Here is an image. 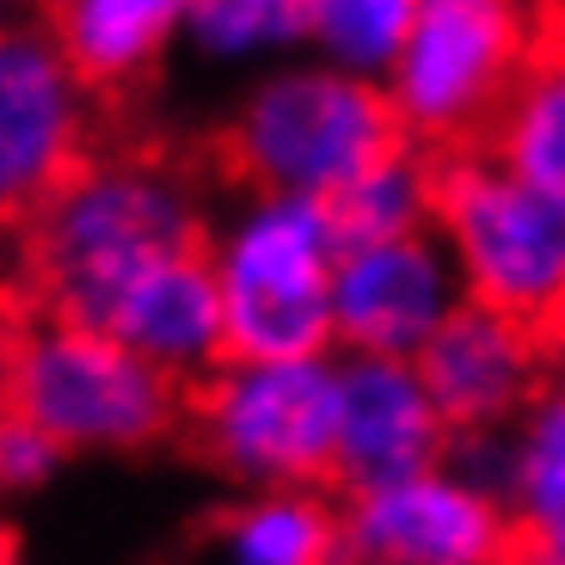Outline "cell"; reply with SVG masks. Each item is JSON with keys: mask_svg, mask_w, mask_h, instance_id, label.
Listing matches in <instances>:
<instances>
[{"mask_svg": "<svg viewBox=\"0 0 565 565\" xmlns=\"http://www.w3.org/2000/svg\"><path fill=\"white\" fill-rule=\"evenodd\" d=\"M198 191L160 160L93 154L25 222L31 308L68 326L111 320L117 296L154 265L203 246Z\"/></svg>", "mask_w": 565, "mask_h": 565, "instance_id": "cell-1", "label": "cell"}, {"mask_svg": "<svg viewBox=\"0 0 565 565\" xmlns=\"http://www.w3.org/2000/svg\"><path fill=\"white\" fill-rule=\"evenodd\" d=\"M0 412L38 424L62 455H141L184 424V387L99 326L25 308L0 326Z\"/></svg>", "mask_w": 565, "mask_h": 565, "instance_id": "cell-2", "label": "cell"}, {"mask_svg": "<svg viewBox=\"0 0 565 565\" xmlns=\"http://www.w3.org/2000/svg\"><path fill=\"white\" fill-rule=\"evenodd\" d=\"M203 258L222 289L227 363H301L332 344V277L339 234L326 203L308 198H253L227 210L203 234Z\"/></svg>", "mask_w": 565, "mask_h": 565, "instance_id": "cell-3", "label": "cell"}, {"mask_svg": "<svg viewBox=\"0 0 565 565\" xmlns=\"http://www.w3.org/2000/svg\"><path fill=\"white\" fill-rule=\"evenodd\" d=\"M406 148L382 86L320 62L265 68L222 129V154L265 198H339L375 160Z\"/></svg>", "mask_w": 565, "mask_h": 565, "instance_id": "cell-4", "label": "cell"}, {"mask_svg": "<svg viewBox=\"0 0 565 565\" xmlns=\"http://www.w3.org/2000/svg\"><path fill=\"white\" fill-rule=\"evenodd\" d=\"M198 455L246 492H313L339 449V363H222L184 394Z\"/></svg>", "mask_w": 565, "mask_h": 565, "instance_id": "cell-5", "label": "cell"}, {"mask_svg": "<svg viewBox=\"0 0 565 565\" xmlns=\"http://www.w3.org/2000/svg\"><path fill=\"white\" fill-rule=\"evenodd\" d=\"M430 222L449 241L467 301L535 326L565 289V203L510 179L498 160L443 154Z\"/></svg>", "mask_w": 565, "mask_h": 565, "instance_id": "cell-6", "label": "cell"}, {"mask_svg": "<svg viewBox=\"0 0 565 565\" xmlns=\"http://www.w3.org/2000/svg\"><path fill=\"white\" fill-rule=\"evenodd\" d=\"M529 56H535V31H529V19L516 7L424 0L412 13L394 74L382 81L399 136L455 148L473 129L498 124L504 99L523 81Z\"/></svg>", "mask_w": 565, "mask_h": 565, "instance_id": "cell-7", "label": "cell"}, {"mask_svg": "<svg viewBox=\"0 0 565 565\" xmlns=\"http://www.w3.org/2000/svg\"><path fill=\"white\" fill-rule=\"evenodd\" d=\"M93 160V93L43 19H0V227H25Z\"/></svg>", "mask_w": 565, "mask_h": 565, "instance_id": "cell-8", "label": "cell"}, {"mask_svg": "<svg viewBox=\"0 0 565 565\" xmlns=\"http://www.w3.org/2000/svg\"><path fill=\"white\" fill-rule=\"evenodd\" d=\"M344 559L351 565H504L510 516L461 486L449 467L412 473V480L351 492L339 510Z\"/></svg>", "mask_w": 565, "mask_h": 565, "instance_id": "cell-9", "label": "cell"}, {"mask_svg": "<svg viewBox=\"0 0 565 565\" xmlns=\"http://www.w3.org/2000/svg\"><path fill=\"white\" fill-rule=\"evenodd\" d=\"M461 308V277L430 234L387 246H356L332 277V339L351 356L418 363L437 326Z\"/></svg>", "mask_w": 565, "mask_h": 565, "instance_id": "cell-10", "label": "cell"}, {"mask_svg": "<svg viewBox=\"0 0 565 565\" xmlns=\"http://www.w3.org/2000/svg\"><path fill=\"white\" fill-rule=\"evenodd\" d=\"M541 356L547 351H541V332L529 320L461 301L412 369H418L430 406L443 412L449 437H473V430H498L504 418H523L535 406Z\"/></svg>", "mask_w": 565, "mask_h": 565, "instance_id": "cell-11", "label": "cell"}, {"mask_svg": "<svg viewBox=\"0 0 565 565\" xmlns=\"http://www.w3.org/2000/svg\"><path fill=\"white\" fill-rule=\"evenodd\" d=\"M443 455H449V424L430 406L418 369L382 363V356H344L332 480L344 492H375V486L443 467Z\"/></svg>", "mask_w": 565, "mask_h": 565, "instance_id": "cell-12", "label": "cell"}, {"mask_svg": "<svg viewBox=\"0 0 565 565\" xmlns=\"http://www.w3.org/2000/svg\"><path fill=\"white\" fill-rule=\"evenodd\" d=\"M105 332L184 394L210 382L227 363V320H222V289H215L203 246L129 282L117 296L111 320H105Z\"/></svg>", "mask_w": 565, "mask_h": 565, "instance_id": "cell-13", "label": "cell"}, {"mask_svg": "<svg viewBox=\"0 0 565 565\" xmlns=\"http://www.w3.org/2000/svg\"><path fill=\"white\" fill-rule=\"evenodd\" d=\"M179 19L184 7L172 0H68L43 25L86 93H124L160 68L179 43Z\"/></svg>", "mask_w": 565, "mask_h": 565, "instance_id": "cell-14", "label": "cell"}, {"mask_svg": "<svg viewBox=\"0 0 565 565\" xmlns=\"http://www.w3.org/2000/svg\"><path fill=\"white\" fill-rule=\"evenodd\" d=\"M504 565H565V375L541 382L516 430Z\"/></svg>", "mask_w": 565, "mask_h": 565, "instance_id": "cell-15", "label": "cell"}, {"mask_svg": "<svg viewBox=\"0 0 565 565\" xmlns=\"http://www.w3.org/2000/svg\"><path fill=\"white\" fill-rule=\"evenodd\" d=\"M492 160L565 203V31H535V56L492 124Z\"/></svg>", "mask_w": 565, "mask_h": 565, "instance_id": "cell-16", "label": "cell"}, {"mask_svg": "<svg viewBox=\"0 0 565 565\" xmlns=\"http://www.w3.org/2000/svg\"><path fill=\"white\" fill-rule=\"evenodd\" d=\"M222 565H339L344 523L320 492H246L215 523Z\"/></svg>", "mask_w": 565, "mask_h": 565, "instance_id": "cell-17", "label": "cell"}, {"mask_svg": "<svg viewBox=\"0 0 565 565\" xmlns=\"http://www.w3.org/2000/svg\"><path fill=\"white\" fill-rule=\"evenodd\" d=\"M430 210H437V160H424L418 148H394L363 179L344 184L339 198H326V222L344 253L412 241L430 227Z\"/></svg>", "mask_w": 565, "mask_h": 565, "instance_id": "cell-18", "label": "cell"}, {"mask_svg": "<svg viewBox=\"0 0 565 565\" xmlns=\"http://www.w3.org/2000/svg\"><path fill=\"white\" fill-rule=\"evenodd\" d=\"M179 43L203 62H277L308 43V7L301 0H198L179 19Z\"/></svg>", "mask_w": 565, "mask_h": 565, "instance_id": "cell-19", "label": "cell"}, {"mask_svg": "<svg viewBox=\"0 0 565 565\" xmlns=\"http://www.w3.org/2000/svg\"><path fill=\"white\" fill-rule=\"evenodd\" d=\"M412 0H313L308 7V43L313 62L332 74L382 86L394 74L412 31Z\"/></svg>", "mask_w": 565, "mask_h": 565, "instance_id": "cell-20", "label": "cell"}, {"mask_svg": "<svg viewBox=\"0 0 565 565\" xmlns=\"http://www.w3.org/2000/svg\"><path fill=\"white\" fill-rule=\"evenodd\" d=\"M68 455L56 443L43 437L38 424L13 418V412H0V498H31L62 473Z\"/></svg>", "mask_w": 565, "mask_h": 565, "instance_id": "cell-21", "label": "cell"}, {"mask_svg": "<svg viewBox=\"0 0 565 565\" xmlns=\"http://www.w3.org/2000/svg\"><path fill=\"white\" fill-rule=\"evenodd\" d=\"M535 332H541V351L565 356V289H559V301H553V308L535 320Z\"/></svg>", "mask_w": 565, "mask_h": 565, "instance_id": "cell-22", "label": "cell"}, {"mask_svg": "<svg viewBox=\"0 0 565 565\" xmlns=\"http://www.w3.org/2000/svg\"><path fill=\"white\" fill-rule=\"evenodd\" d=\"M0 565H25V553H19V541L0 529Z\"/></svg>", "mask_w": 565, "mask_h": 565, "instance_id": "cell-23", "label": "cell"}]
</instances>
